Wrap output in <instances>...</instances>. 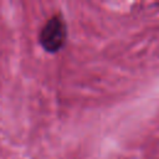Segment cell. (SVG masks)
<instances>
[{"label":"cell","mask_w":159,"mask_h":159,"mask_svg":"<svg viewBox=\"0 0 159 159\" xmlns=\"http://www.w3.org/2000/svg\"><path fill=\"white\" fill-rule=\"evenodd\" d=\"M67 41V25L61 12L52 15L45 25L41 27L39 34V42L41 47L50 52H58Z\"/></svg>","instance_id":"6da1fadb"}]
</instances>
